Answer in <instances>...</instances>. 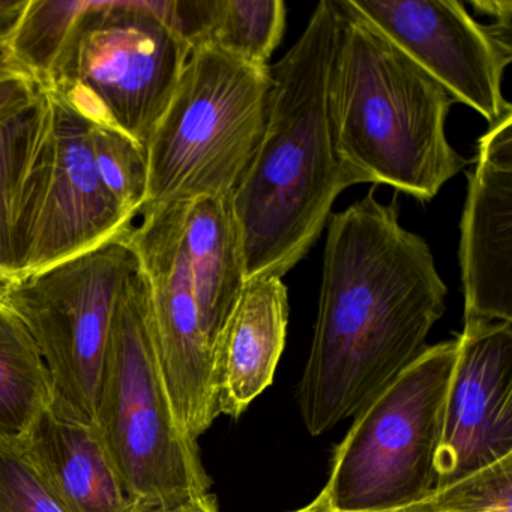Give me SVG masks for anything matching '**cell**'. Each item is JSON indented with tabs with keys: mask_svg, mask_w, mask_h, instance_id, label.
Returning a JSON list of instances; mask_svg holds the SVG:
<instances>
[{
	"mask_svg": "<svg viewBox=\"0 0 512 512\" xmlns=\"http://www.w3.org/2000/svg\"><path fill=\"white\" fill-rule=\"evenodd\" d=\"M340 28L337 2L322 0L301 38L269 67L265 133L232 196L247 280L292 271L322 235L335 199L355 185L335 152L329 109Z\"/></svg>",
	"mask_w": 512,
	"mask_h": 512,
	"instance_id": "7a4b0ae2",
	"label": "cell"
},
{
	"mask_svg": "<svg viewBox=\"0 0 512 512\" xmlns=\"http://www.w3.org/2000/svg\"><path fill=\"white\" fill-rule=\"evenodd\" d=\"M286 17L281 0H206L200 47H215L253 67H269L283 40Z\"/></svg>",
	"mask_w": 512,
	"mask_h": 512,
	"instance_id": "ac0fdd59",
	"label": "cell"
},
{
	"mask_svg": "<svg viewBox=\"0 0 512 512\" xmlns=\"http://www.w3.org/2000/svg\"><path fill=\"white\" fill-rule=\"evenodd\" d=\"M292 512H340L332 506V503L329 502L328 496H326L325 491H320L313 500H311L308 505L302 506V508L296 509V511ZM391 512H410V506L406 509H400V511H391Z\"/></svg>",
	"mask_w": 512,
	"mask_h": 512,
	"instance_id": "83f0119b",
	"label": "cell"
},
{
	"mask_svg": "<svg viewBox=\"0 0 512 512\" xmlns=\"http://www.w3.org/2000/svg\"><path fill=\"white\" fill-rule=\"evenodd\" d=\"M460 223L464 322L512 323V113L479 139Z\"/></svg>",
	"mask_w": 512,
	"mask_h": 512,
	"instance_id": "4fadbf2b",
	"label": "cell"
},
{
	"mask_svg": "<svg viewBox=\"0 0 512 512\" xmlns=\"http://www.w3.org/2000/svg\"><path fill=\"white\" fill-rule=\"evenodd\" d=\"M457 356V338L425 347L353 416L323 487L337 511H400L433 493L434 455Z\"/></svg>",
	"mask_w": 512,
	"mask_h": 512,
	"instance_id": "52a82bcc",
	"label": "cell"
},
{
	"mask_svg": "<svg viewBox=\"0 0 512 512\" xmlns=\"http://www.w3.org/2000/svg\"><path fill=\"white\" fill-rule=\"evenodd\" d=\"M49 368L25 323L0 308V437L22 439L52 410Z\"/></svg>",
	"mask_w": 512,
	"mask_h": 512,
	"instance_id": "e0dca14e",
	"label": "cell"
},
{
	"mask_svg": "<svg viewBox=\"0 0 512 512\" xmlns=\"http://www.w3.org/2000/svg\"><path fill=\"white\" fill-rule=\"evenodd\" d=\"M49 112L46 91L25 106L0 116V269L16 275L13 226L26 166Z\"/></svg>",
	"mask_w": 512,
	"mask_h": 512,
	"instance_id": "d6986e66",
	"label": "cell"
},
{
	"mask_svg": "<svg viewBox=\"0 0 512 512\" xmlns=\"http://www.w3.org/2000/svg\"><path fill=\"white\" fill-rule=\"evenodd\" d=\"M457 340L434 490L512 455V323L464 322Z\"/></svg>",
	"mask_w": 512,
	"mask_h": 512,
	"instance_id": "7c38bea8",
	"label": "cell"
},
{
	"mask_svg": "<svg viewBox=\"0 0 512 512\" xmlns=\"http://www.w3.org/2000/svg\"><path fill=\"white\" fill-rule=\"evenodd\" d=\"M41 88L22 71L0 58V116L7 115L25 104L31 103Z\"/></svg>",
	"mask_w": 512,
	"mask_h": 512,
	"instance_id": "cb8c5ba5",
	"label": "cell"
},
{
	"mask_svg": "<svg viewBox=\"0 0 512 512\" xmlns=\"http://www.w3.org/2000/svg\"><path fill=\"white\" fill-rule=\"evenodd\" d=\"M271 88L269 67L215 47L191 50L146 149L145 208L197 197L232 200L262 142Z\"/></svg>",
	"mask_w": 512,
	"mask_h": 512,
	"instance_id": "5b68a950",
	"label": "cell"
},
{
	"mask_svg": "<svg viewBox=\"0 0 512 512\" xmlns=\"http://www.w3.org/2000/svg\"><path fill=\"white\" fill-rule=\"evenodd\" d=\"M337 5L329 109L338 160L355 185H389L430 202L469 164L446 137L455 100L385 35Z\"/></svg>",
	"mask_w": 512,
	"mask_h": 512,
	"instance_id": "3957f363",
	"label": "cell"
},
{
	"mask_svg": "<svg viewBox=\"0 0 512 512\" xmlns=\"http://www.w3.org/2000/svg\"><path fill=\"white\" fill-rule=\"evenodd\" d=\"M16 278L17 275L0 269V308H7L8 292H10Z\"/></svg>",
	"mask_w": 512,
	"mask_h": 512,
	"instance_id": "f1b7e54d",
	"label": "cell"
},
{
	"mask_svg": "<svg viewBox=\"0 0 512 512\" xmlns=\"http://www.w3.org/2000/svg\"><path fill=\"white\" fill-rule=\"evenodd\" d=\"M190 53L146 0H89L41 89L148 149Z\"/></svg>",
	"mask_w": 512,
	"mask_h": 512,
	"instance_id": "8992f818",
	"label": "cell"
},
{
	"mask_svg": "<svg viewBox=\"0 0 512 512\" xmlns=\"http://www.w3.org/2000/svg\"><path fill=\"white\" fill-rule=\"evenodd\" d=\"M46 94L49 112L14 212L16 275L79 256L133 227L98 178L91 122L58 95Z\"/></svg>",
	"mask_w": 512,
	"mask_h": 512,
	"instance_id": "9c48e42d",
	"label": "cell"
},
{
	"mask_svg": "<svg viewBox=\"0 0 512 512\" xmlns=\"http://www.w3.org/2000/svg\"><path fill=\"white\" fill-rule=\"evenodd\" d=\"M182 236L200 323L214 355L218 337L247 283L232 200L197 197L184 202Z\"/></svg>",
	"mask_w": 512,
	"mask_h": 512,
	"instance_id": "2e32d148",
	"label": "cell"
},
{
	"mask_svg": "<svg viewBox=\"0 0 512 512\" xmlns=\"http://www.w3.org/2000/svg\"><path fill=\"white\" fill-rule=\"evenodd\" d=\"M88 5L89 0H29L2 55L43 88Z\"/></svg>",
	"mask_w": 512,
	"mask_h": 512,
	"instance_id": "ffe728a7",
	"label": "cell"
},
{
	"mask_svg": "<svg viewBox=\"0 0 512 512\" xmlns=\"http://www.w3.org/2000/svg\"><path fill=\"white\" fill-rule=\"evenodd\" d=\"M19 442L65 512H130L134 502L95 425L62 421L49 410Z\"/></svg>",
	"mask_w": 512,
	"mask_h": 512,
	"instance_id": "9a60e30c",
	"label": "cell"
},
{
	"mask_svg": "<svg viewBox=\"0 0 512 512\" xmlns=\"http://www.w3.org/2000/svg\"><path fill=\"white\" fill-rule=\"evenodd\" d=\"M397 199L371 190L328 221L313 343L296 388L311 436L353 418L427 347L446 310L445 281Z\"/></svg>",
	"mask_w": 512,
	"mask_h": 512,
	"instance_id": "6da1fadb",
	"label": "cell"
},
{
	"mask_svg": "<svg viewBox=\"0 0 512 512\" xmlns=\"http://www.w3.org/2000/svg\"><path fill=\"white\" fill-rule=\"evenodd\" d=\"M470 5H472L478 13H484L490 16L491 19H493V23H496V25L512 29V2H509V0H503V2H494V0H488V2H472Z\"/></svg>",
	"mask_w": 512,
	"mask_h": 512,
	"instance_id": "4316f807",
	"label": "cell"
},
{
	"mask_svg": "<svg viewBox=\"0 0 512 512\" xmlns=\"http://www.w3.org/2000/svg\"><path fill=\"white\" fill-rule=\"evenodd\" d=\"M130 512H220L214 494L206 493L176 505L134 502Z\"/></svg>",
	"mask_w": 512,
	"mask_h": 512,
	"instance_id": "d4e9b609",
	"label": "cell"
},
{
	"mask_svg": "<svg viewBox=\"0 0 512 512\" xmlns=\"http://www.w3.org/2000/svg\"><path fill=\"white\" fill-rule=\"evenodd\" d=\"M289 296L283 278L245 283L214 349V385L220 415L241 418L274 382L286 347Z\"/></svg>",
	"mask_w": 512,
	"mask_h": 512,
	"instance_id": "5bb4252c",
	"label": "cell"
},
{
	"mask_svg": "<svg viewBox=\"0 0 512 512\" xmlns=\"http://www.w3.org/2000/svg\"><path fill=\"white\" fill-rule=\"evenodd\" d=\"M95 427L133 502L176 505L209 493L199 445L179 425L164 383L142 268L113 311Z\"/></svg>",
	"mask_w": 512,
	"mask_h": 512,
	"instance_id": "277c9868",
	"label": "cell"
},
{
	"mask_svg": "<svg viewBox=\"0 0 512 512\" xmlns=\"http://www.w3.org/2000/svg\"><path fill=\"white\" fill-rule=\"evenodd\" d=\"M410 508H412V506H410ZM410 512H412V509H410Z\"/></svg>",
	"mask_w": 512,
	"mask_h": 512,
	"instance_id": "f546056e",
	"label": "cell"
},
{
	"mask_svg": "<svg viewBox=\"0 0 512 512\" xmlns=\"http://www.w3.org/2000/svg\"><path fill=\"white\" fill-rule=\"evenodd\" d=\"M0 512H65L44 487L19 439L0 437Z\"/></svg>",
	"mask_w": 512,
	"mask_h": 512,
	"instance_id": "603a6c76",
	"label": "cell"
},
{
	"mask_svg": "<svg viewBox=\"0 0 512 512\" xmlns=\"http://www.w3.org/2000/svg\"><path fill=\"white\" fill-rule=\"evenodd\" d=\"M140 268L128 230L79 256L17 275L7 308L25 323L46 361L56 418L95 425L113 311Z\"/></svg>",
	"mask_w": 512,
	"mask_h": 512,
	"instance_id": "ba28073f",
	"label": "cell"
},
{
	"mask_svg": "<svg viewBox=\"0 0 512 512\" xmlns=\"http://www.w3.org/2000/svg\"><path fill=\"white\" fill-rule=\"evenodd\" d=\"M91 151L101 184L134 223L148 202V152L127 134L94 124Z\"/></svg>",
	"mask_w": 512,
	"mask_h": 512,
	"instance_id": "44dd1931",
	"label": "cell"
},
{
	"mask_svg": "<svg viewBox=\"0 0 512 512\" xmlns=\"http://www.w3.org/2000/svg\"><path fill=\"white\" fill-rule=\"evenodd\" d=\"M0 58H2V53H0Z\"/></svg>",
	"mask_w": 512,
	"mask_h": 512,
	"instance_id": "4dcf8cb0",
	"label": "cell"
},
{
	"mask_svg": "<svg viewBox=\"0 0 512 512\" xmlns=\"http://www.w3.org/2000/svg\"><path fill=\"white\" fill-rule=\"evenodd\" d=\"M29 0H0V53H4L13 38Z\"/></svg>",
	"mask_w": 512,
	"mask_h": 512,
	"instance_id": "484cf974",
	"label": "cell"
},
{
	"mask_svg": "<svg viewBox=\"0 0 512 512\" xmlns=\"http://www.w3.org/2000/svg\"><path fill=\"white\" fill-rule=\"evenodd\" d=\"M184 202L148 206L131 227L151 289L152 319L164 383L182 430L199 440L220 416L214 355L203 334L182 236Z\"/></svg>",
	"mask_w": 512,
	"mask_h": 512,
	"instance_id": "30bf717a",
	"label": "cell"
},
{
	"mask_svg": "<svg viewBox=\"0 0 512 512\" xmlns=\"http://www.w3.org/2000/svg\"><path fill=\"white\" fill-rule=\"evenodd\" d=\"M412 512H512V455L434 490Z\"/></svg>",
	"mask_w": 512,
	"mask_h": 512,
	"instance_id": "7402d4cb",
	"label": "cell"
},
{
	"mask_svg": "<svg viewBox=\"0 0 512 512\" xmlns=\"http://www.w3.org/2000/svg\"><path fill=\"white\" fill-rule=\"evenodd\" d=\"M341 2L490 127L511 115L502 83L512 61V29L476 22L455 0Z\"/></svg>",
	"mask_w": 512,
	"mask_h": 512,
	"instance_id": "8fae6325",
	"label": "cell"
}]
</instances>
